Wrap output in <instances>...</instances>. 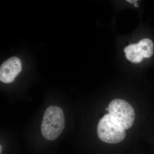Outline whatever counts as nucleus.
<instances>
[{"instance_id": "obj_1", "label": "nucleus", "mask_w": 154, "mask_h": 154, "mask_svg": "<svg viewBox=\"0 0 154 154\" xmlns=\"http://www.w3.org/2000/svg\"><path fill=\"white\" fill-rule=\"evenodd\" d=\"M65 126L63 110L57 106L48 107L43 116L41 132L45 138L49 140L56 139L63 131Z\"/></svg>"}, {"instance_id": "obj_2", "label": "nucleus", "mask_w": 154, "mask_h": 154, "mask_svg": "<svg viewBox=\"0 0 154 154\" xmlns=\"http://www.w3.org/2000/svg\"><path fill=\"white\" fill-rule=\"evenodd\" d=\"M97 134L101 140L106 143H119L124 139L125 130L109 113L105 114L99 120Z\"/></svg>"}, {"instance_id": "obj_3", "label": "nucleus", "mask_w": 154, "mask_h": 154, "mask_svg": "<svg viewBox=\"0 0 154 154\" xmlns=\"http://www.w3.org/2000/svg\"><path fill=\"white\" fill-rule=\"evenodd\" d=\"M108 109L109 114L125 129H129L132 126L135 119L134 110L125 100L113 99L108 105Z\"/></svg>"}, {"instance_id": "obj_4", "label": "nucleus", "mask_w": 154, "mask_h": 154, "mask_svg": "<svg viewBox=\"0 0 154 154\" xmlns=\"http://www.w3.org/2000/svg\"><path fill=\"white\" fill-rule=\"evenodd\" d=\"M22 70V63L19 58L16 57H11L1 65L0 80L6 84L12 82Z\"/></svg>"}, {"instance_id": "obj_5", "label": "nucleus", "mask_w": 154, "mask_h": 154, "mask_svg": "<svg viewBox=\"0 0 154 154\" xmlns=\"http://www.w3.org/2000/svg\"><path fill=\"white\" fill-rule=\"evenodd\" d=\"M124 51L126 58L131 62L139 63L143 60V55L138 43L129 45Z\"/></svg>"}, {"instance_id": "obj_6", "label": "nucleus", "mask_w": 154, "mask_h": 154, "mask_svg": "<svg viewBox=\"0 0 154 154\" xmlns=\"http://www.w3.org/2000/svg\"><path fill=\"white\" fill-rule=\"evenodd\" d=\"M144 58H149L153 54L154 44L153 42L148 38L141 39L138 43Z\"/></svg>"}, {"instance_id": "obj_7", "label": "nucleus", "mask_w": 154, "mask_h": 154, "mask_svg": "<svg viewBox=\"0 0 154 154\" xmlns=\"http://www.w3.org/2000/svg\"><path fill=\"white\" fill-rule=\"evenodd\" d=\"M128 2L131 3H136L137 2V1H135V0H134V1H131V0H129V1H127Z\"/></svg>"}, {"instance_id": "obj_8", "label": "nucleus", "mask_w": 154, "mask_h": 154, "mask_svg": "<svg viewBox=\"0 0 154 154\" xmlns=\"http://www.w3.org/2000/svg\"><path fill=\"white\" fill-rule=\"evenodd\" d=\"M135 7H138V4L137 3H135L134 5Z\"/></svg>"}, {"instance_id": "obj_9", "label": "nucleus", "mask_w": 154, "mask_h": 154, "mask_svg": "<svg viewBox=\"0 0 154 154\" xmlns=\"http://www.w3.org/2000/svg\"><path fill=\"white\" fill-rule=\"evenodd\" d=\"M0 148H1V150H1V152H0V153H2V146H0Z\"/></svg>"}]
</instances>
